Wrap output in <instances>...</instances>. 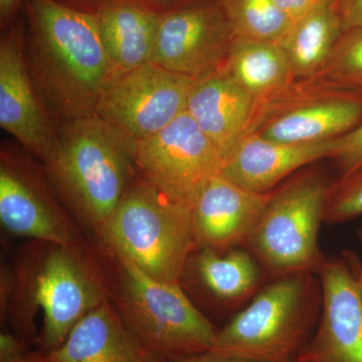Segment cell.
Listing matches in <instances>:
<instances>
[{"instance_id": "obj_16", "label": "cell", "mask_w": 362, "mask_h": 362, "mask_svg": "<svg viewBox=\"0 0 362 362\" xmlns=\"http://www.w3.org/2000/svg\"><path fill=\"white\" fill-rule=\"evenodd\" d=\"M0 126L44 161L49 156L54 139L28 76L18 25L0 42Z\"/></svg>"}, {"instance_id": "obj_33", "label": "cell", "mask_w": 362, "mask_h": 362, "mask_svg": "<svg viewBox=\"0 0 362 362\" xmlns=\"http://www.w3.org/2000/svg\"><path fill=\"white\" fill-rule=\"evenodd\" d=\"M66 6L95 13L108 0H58Z\"/></svg>"}, {"instance_id": "obj_21", "label": "cell", "mask_w": 362, "mask_h": 362, "mask_svg": "<svg viewBox=\"0 0 362 362\" xmlns=\"http://www.w3.org/2000/svg\"><path fill=\"white\" fill-rule=\"evenodd\" d=\"M187 266H192L195 277L209 296L230 305L256 295L263 271L246 247L228 251L197 250Z\"/></svg>"}, {"instance_id": "obj_31", "label": "cell", "mask_w": 362, "mask_h": 362, "mask_svg": "<svg viewBox=\"0 0 362 362\" xmlns=\"http://www.w3.org/2000/svg\"><path fill=\"white\" fill-rule=\"evenodd\" d=\"M23 1L25 0H0V23L2 28L11 25Z\"/></svg>"}, {"instance_id": "obj_6", "label": "cell", "mask_w": 362, "mask_h": 362, "mask_svg": "<svg viewBox=\"0 0 362 362\" xmlns=\"http://www.w3.org/2000/svg\"><path fill=\"white\" fill-rule=\"evenodd\" d=\"M330 183L319 170L305 168L272 192L244 247L272 279L318 275L326 259L319 233Z\"/></svg>"}, {"instance_id": "obj_23", "label": "cell", "mask_w": 362, "mask_h": 362, "mask_svg": "<svg viewBox=\"0 0 362 362\" xmlns=\"http://www.w3.org/2000/svg\"><path fill=\"white\" fill-rule=\"evenodd\" d=\"M235 37L279 44L294 21L274 0H221Z\"/></svg>"}, {"instance_id": "obj_13", "label": "cell", "mask_w": 362, "mask_h": 362, "mask_svg": "<svg viewBox=\"0 0 362 362\" xmlns=\"http://www.w3.org/2000/svg\"><path fill=\"white\" fill-rule=\"evenodd\" d=\"M0 221L18 238L64 246L84 245L77 226L28 164L2 154Z\"/></svg>"}, {"instance_id": "obj_10", "label": "cell", "mask_w": 362, "mask_h": 362, "mask_svg": "<svg viewBox=\"0 0 362 362\" xmlns=\"http://www.w3.org/2000/svg\"><path fill=\"white\" fill-rule=\"evenodd\" d=\"M194 78L149 63L119 71L102 93L95 113L141 140L187 111Z\"/></svg>"}, {"instance_id": "obj_36", "label": "cell", "mask_w": 362, "mask_h": 362, "mask_svg": "<svg viewBox=\"0 0 362 362\" xmlns=\"http://www.w3.org/2000/svg\"><path fill=\"white\" fill-rule=\"evenodd\" d=\"M357 235H358L359 239H361L362 242V228H359L358 232H357Z\"/></svg>"}, {"instance_id": "obj_38", "label": "cell", "mask_w": 362, "mask_h": 362, "mask_svg": "<svg viewBox=\"0 0 362 362\" xmlns=\"http://www.w3.org/2000/svg\"><path fill=\"white\" fill-rule=\"evenodd\" d=\"M331 1H334V0H331Z\"/></svg>"}, {"instance_id": "obj_19", "label": "cell", "mask_w": 362, "mask_h": 362, "mask_svg": "<svg viewBox=\"0 0 362 362\" xmlns=\"http://www.w3.org/2000/svg\"><path fill=\"white\" fill-rule=\"evenodd\" d=\"M95 14L116 73L151 63L160 14L133 0H108Z\"/></svg>"}, {"instance_id": "obj_34", "label": "cell", "mask_w": 362, "mask_h": 362, "mask_svg": "<svg viewBox=\"0 0 362 362\" xmlns=\"http://www.w3.org/2000/svg\"><path fill=\"white\" fill-rule=\"evenodd\" d=\"M352 258H354V266H356V270L357 273V276H358L359 282H361V289H362V262L361 259L357 258L356 255L352 252Z\"/></svg>"}, {"instance_id": "obj_2", "label": "cell", "mask_w": 362, "mask_h": 362, "mask_svg": "<svg viewBox=\"0 0 362 362\" xmlns=\"http://www.w3.org/2000/svg\"><path fill=\"white\" fill-rule=\"evenodd\" d=\"M42 249L20 269L13 289L18 296L9 318L16 337L39 354L63 344L71 329L93 309L108 299L103 272L86 252L85 245L42 243ZM13 300V299H11Z\"/></svg>"}, {"instance_id": "obj_22", "label": "cell", "mask_w": 362, "mask_h": 362, "mask_svg": "<svg viewBox=\"0 0 362 362\" xmlns=\"http://www.w3.org/2000/svg\"><path fill=\"white\" fill-rule=\"evenodd\" d=\"M343 30L334 1L320 0L295 21L281 42L294 80L315 78L334 49Z\"/></svg>"}, {"instance_id": "obj_29", "label": "cell", "mask_w": 362, "mask_h": 362, "mask_svg": "<svg viewBox=\"0 0 362 362\" xmlns=\"http://www.w3.org/2000/svg\"><path fill=\"white\" fill-rule=\"evenodd\" d=\"M161 362H257L250 359L242 358V357L228 356V354H221V352L209 351L202 354H194V356L181 357V358L169 359Z\"/></svg>"}, {"instance_id": "obj_24", "label": "cell", "mask_w": 362, "mask_h": 362, "mask_svg": "<svg viewBox=\"0 0 362 362\" xmlns=\"http://www.w3.org/2000/svg\"><path fill=\"white\" fill-rule=\"evenodd\" d=\"M315 78L362 97V28L344 30Z\"/></svg>"}, {"instance_id": "obj_5", "label": "cell", "mask_w": 362, "mask_h": 362, "mask_svg": "<svg viewBox=\"0 0 362 362\" xmlns=\"http://www.w3.org/2000/svg\"><path fill=\"white\" fill-rule=\"evenodd\" d=\"M98 238L113 258L130 262L160 282L181 284L195 252L192 209L140 177Z\"/></svg>"}, {"instance_id": "obj_8", "label": "cell", "mask_w": 362, "mask_h": 362, "mask_svg": "<svg viewBox=\"0 0 362 362\" xmlns=\"http://www.w3.org/2000/svg\"><path fill=\"white\" fill-rule=\"evenodd\" d=\"M362 122V97L318 78L294 81L255 104L246 135L273 141L309 143L335 139Z\"/></svg>"}, {"instance_id": "obj_1", "label": "cell", "mask_w": 362, "mask_h": 362, "mask_svg": "<svg viewBox=\"0 0 362 362\" xmlns=\"http://www.w3.org/2000/svg\"><path fill=\"white\" fill-rule=\"evenodd\" d=\"M35 78L45 99L71 119L95 113L116 74L96 14L58 0H25Z\"/></svg>"}, {"instance_id": "obj_25", "label": "cell", "mask_w": 362, "mask_h": 362, "mask_svg": "<svg viewBox=\"0 0 362 362\" xmlns=\"http://www.w3.org/2000/svg\"><path fill=\"white\" fill-rule=\"evenodd\" d=\"M362 216V168L330 183L324 223L333 226Z\"/></svg>"}, {"instance_id": "obj_37", "label": "cell", "mask_w": 362, "mask_h": 362, "mask_svg": "<svg viewBox=\"0 0 362 362\" xmlns=\"http://www.w3.org/2000/svg\"><path fill=\"white\" fill-rule=\"evenodd\" d=\"M291 362H298V361H291Z\"/></svg>"}, {"instance_id": "obj_35", "label": "cell", "mask_w": 362, "mask_h": 362, "mask_svg": "<svg viewBox=\"0 0 362 362\" xmlns=\"http://www.w3.org/2000/svg\"><path fill=\"white\" fill-rule=\"evenodd\" d=\"M23 362H47V361L44 354L35 352V354H30V356Z\"/></svg>"}, {"instance_id": "obj_32", "label": "cell", "mask_w": 362, "mask_h": 362, "mask_svg": "<svg viewBox=\"0 0 362 362\" xmlns=\"http://www.w3.org/2000/svg\"><path fill=\"white\" fill-rule=\"evenodd\" d=\"M136 4L144 6L149 11H154L156 13H163L170 9L175 8V4L180 0H133Z\"/></svg>"}, {"instance_id": "obj_28", "label": "cell", "mask_w": 362, "mask_h": 362, "mask_svg": "<svg viewBox=\"0 0 362 362\" xmlns=\"http://www.w3.org/2000/svg\"><path fill=\"white\" fill-rule=\"evenodd\" d=\"M342 30L362 28V0H334Z\"/></svg>"}, {"instance_id": "obj_3", "label": "cell", "mask_w": 362, "mask_h": 362, "mask_svg": "<svg viewBox=\"0 0 362 362\" xmlns=\"http://www.w3.org/2000/svg\"><path fill=\"white\" fill-rule=\"evenodd\" d=\"M136 143L93 113L69 120L45 160L59 194L97 237L135 180Z\"/></svg>"}, {"instance_id": "obj_12", "label": "cell", "mask_w": 362, "mask_h": 362, "mask_svg": "<svg viewBox=\"0 0 362 362\" xmlns=\"http://www.w3.org/2000/svg\"><path fill=\"white\" fill-rule=\"evenodd\" d=\"M320 317L298 362H362V289L352 252L326 257Z\"/></svg>"}, {"instance_id": "obj_26", "label": "cell", "mask_w": 362, "mask_h": 362, "mask_svg": "<svg viewBox=\"0 0 362 362\" xmlns=\"http://www.w3.org/2000/svg\"><path fill=\"white\" fill-rule=\"evenodd\" d=\"M330 159L339 169L341 175H349L362 168V122L338 138Z\"/></svg>"}, {"instance_id": "obj_18", "label": "cell", "mask_w": 362, "mask_h": 362, "mask_svg": "<svg viewBox=\"0 0 362 362\" xmlns=\"http://www.w3.org/2000/svg\"><path fill=\"white\" fill-rule=\"evenodd\" d=\"M44 356L47 362L163 361L143 349L109 298L71 329L61 346Z\"/></svg>"}, {"instance_id": "obj_20", "label": "cell", "mask_w": 362, "mask_h": 362, "mask_svg": "<svg viewBox=\"0 0 362 362\" xmlns=\"http://www.w3.org/2000/svg\"><path fill=\"white\" fill-rule=\"evenodd\" d=\"M246 90L255 104L277 94L294 82L281 45L235 37L223 68Z\"/></svg>"}, {"instance_id": "obj_14", "label": "cell", "mask_w": 362, "mask_h": 362, "mask_svg": "<svg viewBox=\"0 0 362 362\" xmlns=\"http://www.w3.org/2000/svg\"><path fill=\"white\" fill-rule=\"evenodd\" d=\"M272 192H250L221 175L211 178L192 209L195 251L244 247Z\"/></svg>"}, {"instance_id": "obj_4", "label": "cell", "mask_w": 362, "mask_h": 362, "mask_svg": "<svg viewBox=\"0 0 362 362\" xmlns=\"http://www.w3.org/2000/svg\"><path fill=\"white\" fill-rule=\"evenodd\" d=\"M321 302L316 274L272 279L218 330L213 350L257 362L296 361L313 337Z\"/></svg>"}, {"instance_id": "obj_7", "label": "cell", "mask_w": 362, "mask_h": 362, "mask_svg": "<svg viewBox=\"0 0 362 362\" xmlns=\"http://www.w3.org/2000/svg\"><path fill=\"white\" fill-rule=\"evenodd\" d=\"M115 259L116 308L143 349L164 361L213 350L218 329L181 284L160 282L130 262Z\"/></svg>"}, {"instance_id": "obj_17", "label": "cell", "mask_w": 362, "mask_h": 362, "mask_svg": "<svg viewBox=\"0 0 362 362\" xmlns=\"http://www.w3.org/2000/svg\"><path fill=\"white\" fill-rule=\"evenodd\" d=\"M254 109V99L223 69L194 81L187 106L226 160L246 134Z\"/></svg>"}, {"instance_id": "obj_11", "label": "cell", "mask_w": 362, "mask_h": 362, "mask_svg": "<svg viewBox=\"0 0 362 362\" xmlns=\"http://www.w3.org/2000/svg\"><path fill=\"white\" fill-rule=\"evenodd\" d=\"M223 6L189 4L160 14L151 63L202 78L225 65L235 39Z\"/></svg>"}, {"instance_id": "obj_9", "label": "cell", "mask_w": 362, "mask_h": 362, "mask_svg": "<svg viewBox=\"0 0 362 362\" xmlns=\"http://www.w3.org/2000/svg\"><path fill=\"white\" fill-rule=\"evenodd\" d=\"M226 159L187 111L156 134L136 143L135 164L143 180L175 204L194 209Z\"/></svg>"}, {"instance_id": "obj_15", "label": "cell", "mask_w": 362, "mask_h": 362, "mask_svg": "<svg viewBox=\"0 0 362 362\" xmlns=\"http://www.w3.org/2000/svg\"><path fill=\"white\" fill-rule=\"evenodd\" d=\"M337 139L285 143L246 135L226 158L221 175L250 192L267 194L301 169L330 159Z\"/></svg>"}, {"instance_id": "obj_30", "label": "cell", "mask_w": 362, "mask_h": 362, "mask_svg": "<svg viewBox=\"0 0 362 362\" xmlns=\"http://www.w3.org/2000/svg\"><path fill=\"white\" fill-rule=\"evenodd\" d=\"M293 21L299 20L320 0H274Z\"/></svg>"}, {"instance_id": "obj_27", "label": "cell", "mask_w": 362, "mask_h": 362, "mask_svg": "<svg viewBox=\"0 0 362 362\" xmlns=\"http://www.w3.org/2000/svg\"><path fill=\"white\" fill-rule=\"evenodd\" d=\"M32 354L30 346L13 332L0 334V362H23Z\"/></svg>"}]
</instances>
